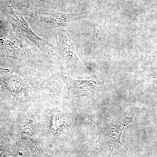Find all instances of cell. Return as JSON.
<instances>
[{
  "mask_svg": "<svg viewBox=\"0 0 157 157\" xmlns=\"http://www.w3.org/2000/svg\"><path fill=\"white\" fill-rule=\"evenodd\" d=\"M133 109H128L124 114L114 119L109 120L99 116L95 122L101 139L107 149L108 156L120 147V138L125 128L133 120L135 114Z\"/></svg>",
  "mask_w": 157,
  "mask_h": 157,
  "instance_id": "cell-1",
  "label": "cell"
},
{
  "mask_svg": "<svg viewBox=\"0 0 157 157\" xmlns=\"http://www.w3.org/2000/svg\"><path fill=\"white\" fill-rule=\"evenodd\" d=\"M98 10L94 7L88 11L77 13H61L53 11H37L26 13V15L53 28H62L77 20L87 18L98 14Z\"/></svg>",
  "mask_w": 157,
  "mask_h": 157,
  "instance_id": "cell-2",
  "label": "cell"
},
{
  "mask_svg": "<svg viewBox=\"0 0 157 157\" xmlns=\"http://www.w3.org/2000/svg\"><path fill=\"white\" fill-rule=\"evenodd\" d=\"M6 13L12 25L29 39L42 52L45 54H49L52 52V48L50 43L46 40L38 36L32 31L29 24L24 18L23 14L14 11L11 7L10 2L7 6Z\"/></svg>",
  "mask_w": 157,
  "mask_h": 157,
  "instance_id": "cell-3",
  "label": "cell"
},
{
  "mask_svg": "<svg viewBox=\"0 0 157 157\" xmlns=\"http://www.w3.org/2000/svg\"><path fill=\"white\" fill-rule=\"evenodd\" d=\"M64 81L68 87L67 98H78L96 92L102 86V82L95 79L76 80L64 75Z\"/></svg>",
  "mask_w": 157,
  "mask_h": 157,
  "instance_id": "cell-4",
  "label": "cell"
},
{
  "mask_svg": "<svg viewBox=\"0 0 157 157\" xmlns=\"http://www.w3.org/2000/svg\"><path fill=\"white\" fill-rule=\"evenodd\" d=\"M57 33L56 39L60 54L67 65L78 71H84V67L79 60L72 42L66 32L61 29Z\"/></svg>",
  "mask_w": 157,
  "mask_h": 157,
  "instance_id": "cell-5",
  "label": "cell"
},
{
  "mask_svg": "<svg viewBox=\"0 0 157 157\" xmlns=\"http://www.w3.org/2000/svg\"><path fill=\"white\" fill-rule=\"evenodd\" d=\"M52 131L55 134H57L61 131L63 126V121L61 116L59 113H55L52 116L51 120Z\"/></svg>",
  "mask_w": 157,
  "mask_h": 157,
  "instance_id": "cell-6",
  "label": "cell"
},
{
  "mask_svg": "<svg viewBox=\"0 0 157 157\" xmlns=\"http://www.w3.org/2000/svg\"><path fill=\"white\" fill-rule=\"evenodd\" d=\"M9 155L6 147L0 144V157H8Z\"/></svg>",
  "mask_w": 157,
  "mask_h": 157,
  "instance_id": "cell-7",
  "label": "cell"
},
{
  "mask_svg": "<svg viewBox=\"0 0 157 157\" xmlns=\"http://www.w3.org/2000/svg\"><path fill=\"white\" fill-rule=\"evenodd\" d=\"M9 72V70L8 69H2L0 68V76L4 75L5 73H8Z\"/></svg>",
  "mask_w": 157,
  "mask_h": 157,
  "instance_id": "cell-8",
  "label": "cell"
},
{
  "mask_svg": "<svg viewBox=\"0 0 157 157\" xmlns=\"http://www.w3.org/2000/svg\"><path fill=\"white\" fill-rule=\"evenodd\" d=\"M0 121H3L2 117V114L1 111H0Z\"/></svg>",
  "mask_w": 157,
  "mask_h": 157,
  "instance_id": "cell-9",
  "label": "cell"
}]
</instances>
